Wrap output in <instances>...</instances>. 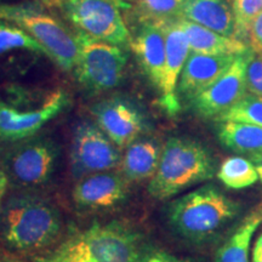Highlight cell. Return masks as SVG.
Segmentation results:
<instances>
[{"label":"cell","mask_w":262,"mask_h":262,"mask_svg":"<svg viewBox=\"0 0 262 262\" xmlns=\"http://www.w3.org/2000/svg\"><path fill=\"white\" fill-rule=\"evenodd\" d=\"M251 55V49L238 55L217 80L189 101V106L196 116L216 119L244 97L247 94V66Z\"/></svg>","instance_id":"obj_12"},{"label":"cell","mask_w":262,"mask_h":262,"mask_svg":"<svg viewBox=\"0 0 262 262\" xmlns=\"http://www.w3.org/2000/svg\"><path fill=\"white\" fill-rule=\"evenodd\" d=\"M129 181L123 173L103 171L85 176L75 183L72 198L86 210H104L120 205L129 195Z\"/></svg>","instance_id":"obj_14"},{"label":"cell","mask_w":262,"mask_h":262,"mask_svg":"<svg viewBox=\"0 0 262 262\" xmlns=\"http://www.w3.org/2000/svg\"><path fill=\"white\" fill-rule=\"evenodd\" d=\"M63 220L42 196L18 193L0 205V243L16 251H38L61 237Z\"/></svg>","instance_id":"obj_1"},{"label":"cell","mask_w":262,"mask_h":262,"mask_svg":"<svg viewBox=\"0 0 262 262\" xmlns=\"http://www.w3.org/2000/svg\"><path fill=\"white\" fill-rule=\"evenodd\" d=\"M75 243L91 262H136L140 256V235L118 222L94 224Z\"/></svg>","instance_id":"obj_10"},{"label":"cell","mask_w":262,"mask_h":262,"mask_svg":"<svg viewBox=\"0 0 262 262\" xmlns=\"http://www.w3.org/2000/svg\"><path fill=\"white\" fill-rule=\"evenodd\" d=\"M165 32V66L162 85H160L159 103L170 116H175L181 108L178 96V84L180 75L187 61L191 48L187 35L180 27L178 19L162 22Z\"/></svg>","instance_id":"obj_13"},{"label":"cell","mask_w":262,"mask_h":262,"mask_svg":"<svg viewBox=\"0 0 262 262\" xmlns=\"http://www.w3.org/2000/svg\"><path fill=\"white\" fill-rule=\"evenodd\" d=\"M75 40L78 56L73 73L85 93L100 95L120 85L129 62L127 49L97 40L78 31Z\"/></svg>","instance_id":"obj_5"},{"label":"cell","mask_w":262,"mask_h":262,"mask_svg":"<svg viewBox=\"0 0 262 262\" xmlns=\"http://www.w3.org/2000/svg\"><path fill=\"white\" fill-rule=\"evenodd\" d=\"M217 139L237 153L262 152V126L242 122H217Z\"/></svg>","instance_id":"obj_21"},{"label":"cell","mask_w":262,"mask_h":262,"mask_svg":"<svg viewBox=\"0 0 262 262\" xmlns=\"http://www.w3.org/2000/svg\"><path fill=\"white\" fill-rule=\"evenodd\" d=\"M178 22L187 35L191 52L219 56V55H239L250 50L243 40H239L237 38L225 37L187 19L180 18Z\"/></svg>","instance_id":"obj_19"},{"label":"cell","mask_w":262,"mask_h":262,"mask_svg":"<svg viewBox=\"0 0 262 262\" xmlns=\"http://www.w3.org/2000/svg\"><path fill=\"white\" fill-rule=\"evenodd\" d=\"M0 262H29V261L24 260V258H18V257L4 256V257H0Z\"/></svg>","instance_id":"obj_35"},{"label":"cell","mask_w":262,"mask_h":262,"mask_svg":"<svg viewBox=\"0 0 262 262\" xmlns=\"http://www.w3.org/2000/svg\"><path fill=\"white\" fill-rule=\"evenodd\" d=\"M95 123L114 145L125 149L130 143L146 136L152 130L148 114L135 98L113 95L90 107Z\"/></svg>","instance_id":"obj_8"},{"label":"cell","mask_w":262,"mask_h":262,"mask_svg":"<svg viewBox=\"0 0 262 262\" xmlns=\"http://www.w3.org/2000/svg\"><path fill=\"white\" fill-rule=\"evenodd\" d=\"M180 18L194 22L225 37L235 38L233 9L227 0H183Z\"/></svg>","instance_id":"obj_17"},{"label":"cell","mask_w":262,"mask_h":262,"mask_svg":"<svg viewBox=\"0 0 262 262\" xmlns=\"http://www.w3.org/2000/svg\"><path fill=\"white\" fill-rule=\"evenodd\" d=\"M60 9L78 32L117 47L130 48L133 35L114 0H66Z\"/></svg>","instance_id":"obj_7"},{"label":"cell","mask_w":262,"mask_h":262,"mask_svg":"<svg viewBox=\"0 0 262 262\" xmlns=\"http://www.w3.org/2000/svg\"><path fill=\"white\" fill-rule=\"evenodd\" d=\"M216 122H242L262 126V98L245 94L242 100L216 118Z\"/></svg>","instance_id":"obj_25"},{"label":"cell","mask_w":262,"mask_h":262,"mask_svg":"<svg viewBox=\"0 0 262 262\" xmlns=\"http://www.w3.org/2000/svg\"><path fill=\"white\" fill-rule=\"evenodd\" d=\"M41 4L48 6V8H58L60 9L66 0H40Z\"/></svg>","instance_id":"obj_33"},{"label":"cell","mask_w":262,"mask_h":262,"mask_svg":"<svg viewBox=\"0 0 262 262\" xmlns=\"http://www.w3.org/2000/svg\"><path fill=\"white\" fill-rule=\"evenodd\" d=\"M71 104L67 91H51L35 108L19 110L0 98V140L18 142L37 135L50 120L60 116Z\"/></svg>","instance_id":"obj_11"},{"label":"cell","mask_w":262,"mask_h":262,"mask_svg":"<svg viewBox=\"0 0 262 262\" xmlns=\"http://www.w3.org/2000/svg\"><path fill=\"white\" fill-rule=\"evenodd\" d=\"M162 150L158 141L142 136L125 148L122 158V173L129 182L152 179L158 170Z\"/></svg>","instance_id":"obj_18"},{"label":"cell","mask_w":262,"mask_h":262,"mask_svg":"<svg viewBox=\"0 0 262 262\" xmlns=\"http://www.w3.org/2000/svg\"><path fill=\"white\" fill-rule=\"evenodd\" d=\"M261 224L262 205H258L219 248L215 262H249L251 238Z\"/></svg>","instance_id":"obj_20"},{"label":"cell","mask_w":262,"mask_h":262,"mask_svg":"<svg viewBox=\"0 0 262 262\" xmlns=\"http://www.w3.org/2000/svg\"><path fill=\"white\" fill-rule=\"evenodd\" d=\"M14 50L37 52L48 57L47 50L27 32L14 24L0 21V56Z\"/></svg>","instance_id":"obj_23"},{"label":"cell","mask_w":262,"mask_h":262,"mask_svg":"<svg viewBox=\"0 0 262 262\" xmlns=\"http://www.w3.org/2000/svg\"><path fill=\"white\" fill-rule=\"evenodd\" d=\"M248 38L251 50L254 52H262V11L251 24Z\"/></svg>","instance_id":"obj_29"},{"label":"cell","mask_w":262,"mask_h":262,"mask_svg":"<svg viewBox=\"0 0 262 262\" xmlns=\"http://www.w3.org/2000/svg\"><path fill=\"white\" fill-rule=\"evenodd\" d=\"M114 2H116L117 4L120 6V8H129L130 3L131 2H135L136 3V0H114Z\"/></svg>","instance_id":"obj_36"},{"label":"cell","mask_w":262,"mask_h":262,"mask_svg":"<svg viewBox=\"0 0 262 262\" xmlns=\"http://www.w3.org/2000/svg\"><path fill=\"white\" fill-rule=\"evenodd\" d=\"M60 157L56 141L48 136H32L5 153L2 166L9 181L19 189H33L50 181Z\"/></svg>","instance_id":"obj_6"},{"label":"cell","mask_w":262,"mask_h":262,"mask_svg":"<svg viewBox=\"0 0 262 262\" xmlns=\"http://www.w3.org/2000/svg\"><path fill=\"white\" fill-rule=\"evenodd\" d=\"M247 90L262 98V52H254L247 66Z\"/></svg>","instance_id":"obj_27"},{"label":"cell","mask_w":262,"mask_h":262,"mask_svg":"<svg viewBox=\"0 0 262 262\" xmlns=\"http://www.w3.org/2000/svg\"><path fill=\"white\" fill-rule=\"evenodd\" d=\"M241 55V54H239ZM238 55H188L178 84L179 100L189 102L219 79L231 67Z\"/></svg>","instance_id":"obj_15"},{"label":"cell","mask_w":262,"mask_h":262,"mask_svg":"<svg viewBox=\"0 0 262 262\" xmlns=\"http://www.w3.org/2000/svg\"><path fill=\"white\" fill-rule=\"evenodd\" d=\"M216 176L227 188L243 189L256 183L257 170L250 159L243 157H228L221 163Z\"/></svg>","instance_id":"obj_22"},{"label":"cell","mask_w":262,"mask_h":262,"mask_svg":"<svg viewBox=\"0 0 262 262\" xmlns=\"http://www.w3.org/2000/svg\"><path fill=\"white\" fill-rule=\"evenodd\" d=\"M0 21L10 22L40 42L62 71L73 72L78 56L75 34L38 3L0 4Z\"/></svg>","instance_id":"obj_4"},{"label":"cell","mask_w":262,"mask_h":262,"mask_svg":"<svg viewBox=\"0 0 262 262\" xmlns=\"http://www.w3.org/2000/svg\"><path fill=\"white\" fill-rule=\"evenodd\" d=\"M9 185H10V181H9L8 175H6L4 168H3L2 164H0V205H2V203L4 202Z\"/></svg>","instance_id":"obj_31"},{"label":"cell","mask_w":262,"mask_h":262,"mask_svg":"<svg viewBox=\"0 0 262 262\" xmlns=\"http://www.w3.org/2000/svg\"><path fill=\"white\" fill-rule=\"evenodd\" d=\"M141 70L159 91L165 66V32L162 22H142L130 44Z\"/></svg>","instance_id":"obj_16"},{"label":"cell","mask_w":262,"mask_h":262,"mask_svg":"<svg viewBox=\"0 0 262 262\" xmlns=\"http://www.w3.org/2000/svg\"><path fill=\"white\" fill-rule=\"evenodd\" d=\"M183 0H136L137 14L142 22L180 19Z\"/></svg>","instance_id":"obj_24"},{"label":"cell","mask_w":262,"mask_h":262,"mask_svg":"<svg viewBox=\"0 0 262 262\" xmlns=\"http://www.w3.org/2000/svg\"><path fill=\"white\" fill-rule=\"evenodd\" d=\"M120 148L111 141L95 122L75 124L70 149L72 176L79 180L91 173L112 171L122 164Z\"/></svg>","instance_id":"obj_9"},{"label":"cell","mask_w":262,"mask_h":262,"mask_svg":"<svg viewBox=\"0 0 262 262\" xmlns=\"http://www.w3.org/2000/svg\"><path fill=\"white\" fill-rule=\"evenodd\" d=\"M136 262H183L176 258L172 255L164 253L160 250H148L141 251L140 256L137 257Z\"/></svg>","instance_id":"obj_30"},{"label":"cell","mask_w":262,"mask_h":262,"mask_svg":"<svg viewBox=\"0 0 262 262\" xmlns=\"http://www.w3.org/2000/svg\"><path fill=\"white\" fill-rule=\"evenodd\" d=\"M253 254L262 255V234L256 239V243H255Z\"/></svg>","instance_id":"obj_34"},{"label":"cell","mask_w":262,"mask_h":262,"mask_svg":"<svg viewBox=\"0 0 262 262\" xmlns=\"http://www.w3.org/2000/svg\"><path fill=\"white\" fill-rule=\"evenodd\" d=\"M253 262H262V255L253 254Z\"/></svg>","instance_id":"obj_37"},{"label":"cell","mask_w":262,"mask_h":262,"mask_svg":"<svg viewBox=\"0 0 262 262\" xmlns=\"http://www.w3.org/2000/svg\"><path fill=\"white\" fill-rule=\"evenodd\" d=\"M249 159L253 162L255 168H256L257 173H258V179H260L261 182H262V152H257V153H253V155H249Z\"/></svg>","instance_id":"obj_32"},{"label":"cell","mask_w":262,"mask_h":262,"mask_svg":"<svg viewBox=\"0 0 262 262\" xmlns=\"http://www.w3.org/2000/svg\"><path fill=\"white\" fill-rule=\"evenodd\" d=\"M232 9L235 24L234 37L244 41L249 37L251 24L262 11V0H233Z\"/></svg>","instance_id":"obj_26"},{"label":"cell","mask_w":262,"mask_h":262,"mask_svg":"<svg viewBox=\"0 0 262 262\" xmlns=\"http://www.w3.org/2000/svg\"><path fill=\"white\" fill-rule=\"evenodd\" d=\"M241 205L217 186L206 183L170 202L165 217L170 228L183 239L202 243L219 234L233 221Z\"/></svg>","instance_id":"obj_2"},{"label":"cell","mask_w":262,"mask_h":262,"mask_svg":"<svg viewBox=\"0 0 262 262\" xmlns=\"http://www.w3.org/2000/svg\"><path fill=\"white\" fill-rule=\"evenodd\" d=\"M215 173V160L203 143L189 137L172 136L163 147L158 170L147 189L150 196L164 201L209 181Z\"/></svg>","instance_id":"obj_3"},{"label":"cell","mask_w":262,"mask_h":262,"mask_svg":"<svg viewBox=\"0 0 262 262\" xmlns=\"http://www.w3.org/2000/svg\"><path fill=\"white\" fill-rule=\"evenodd\" d=\"M49 262H91L83 254V251L80 250L77 243H75L74 238L72 241L67 242L60 250L57 251V254L51 258Z\"/></svg>","instance_id":"obj_28"}]
</instances>
